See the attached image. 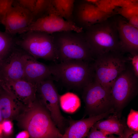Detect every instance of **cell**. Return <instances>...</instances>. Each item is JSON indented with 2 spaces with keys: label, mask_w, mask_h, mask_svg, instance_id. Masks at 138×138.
<instances>
[{
  "label": "cell",
  "mask_w": 138,
  "mask_h": 138,
  "mask_svg": "<svg viewBox=\"0 0 138 138\" xmlns=\"http://www.w3.org/2000/svg\"><path fill=\"white\" fill-rule=\"evenodd\" d=\"M30 136L28 132L26 130L21 131L16 136V138H28Z\"/></svg>",
  "instance_id": "1f68e13d"
},
{
  "label": "cell",
  "mask_w": 138,
  "mask_h": 138,
  "mask_svg": "<svg viewBox=\"0 0 138 138\" xmlns=\"http://www.w3.org/2000/svg\"><path fill=\"white\" fill-rule=\"evenodd\" d=\"M112 17L118 30L122 52L138 53V28L120 14H115Z\"/></svg>",
  "instance_id": "7c38bea8"
},
{
  "label": "cell",
  "mask_w": 138,
  "mask_h": 138,
  "mask_svg": "<svg viewBox=\"0 0 138 138\" xmlns=\"http://www.w3.org/2000/svg\"><path fill=\"white\" fill-rule=\"evenodd\" d=\"M51 34L60 62L73 60L94 61L95 56L83 32L63 31Z\"/></svg>",
  "instance_id": "7a4b0ae2"
},
{
  "label": "cell",
  "mask_w": 138,
  "mask_h": 138,
  "mask_svg": "<svg viewBox=\"0 0 138 138\" xmlns=\"http://www.w3.org/2000/svg\"><path fill=\"white\" fill-rule=\"evenodd\" d=\"M51 2V0H36L35 7L32 13L34 19L36 16L48 11Z\"/></svg>",
  "instance_id": "603a6c76"
},
{
  "label": "cell",
  "mask_w": 138,
  "mask_h": 138,
  "mask_svg": "<svg viewBox=\"0 0 138 138\" xmlns=\"http://www.w3.org/2000/svg\"><path fill=\"white\" fill-rule=\"evenodd\" d=\"M112 16L88 27L83 32L95 57L110 52H123Z\"/></svg>",
  "instance_id": "277c9868"
},
{
  "label": "cell",
  "mask_w": 138,
  "mask_h": 138,
  "mask_svg": "<svg viewBox=\"0 0 138 138\" xmlns=\"http://www.w3.org/2000/svg\"><path fill=\"white\" fill-rule=\"evenodd\" d=\"M48 12V15L34 21L19 34L31 31H41L50 34L63 31H83L82 28L72 22L65 20L54 12L49 10Z\"/></svg>",
  "instance_id": "30bf717a"
},
{
  "label": "cell",
  "mask_w": 138,
  "mask_h": 138,
  "mask_svg": "<svg viewBox=\"0 0 138 138\" xmlns=\"http://www.w3.org/2000/svg\"><path fill=\"white\" fill-rule=\"evenodd\" d=\"M13 0H0V22L3 24L5 16L12 6Z\"/></svg>",
  "instance_id": "484cf974"
},
{
  "label": "cell",
  "mask_w": 138,
  "mask_h": 138,
  "mask_svg": "<svg viewBox=\"0 0 138 138\" xmlns=\"http://www.w3.org/2000/svg\"><path fill=\"white\" fill-rule=\"evenodd\" d=\"M2 85L1 84V83H0V89H1V88L2 87Z\"/></svg>",
  "instance_id": "8d00e7d4"
},
{
  "label": "cell",
  "mask_w": 138,
  "mask_h": 138,
  "mask_svg": "<svg viewBox=\"0 0 138 138\" xmlns=\"http://www.w3.org/2000/svg\"><path fill=\"white\" fill-rule=\"evenodd\" d=\"M128 127L131 129L138 131V112L131 109L127 119Z\"/></svg>",
  "instance_id": "d4e9b609"
},
{
  "label": "cell",
  "mask_w": 138,
  "mask_h": 138,
  "mask_svg": "<svg viewBox=\"0 0 138 138\" xmlns=\"http://www.w3.org/2000/svg\"><path fill=\"white\" fill-rule=\"evenodd\" d=\"M60 104L62 109L68 113H73L79 107L80 99L75 94L70 92L65 93L60 96Z\"/></svg>",
  "instance_id": "44dd1931"
},
{
  "label": "cell",
  "mask_w": 138,
  "mask_h": 138,
  "mask_svg": "<svg viewBox=\"0 0 138 138\" xmlns=\"http://www.w3.org/2000/svg\"><path fill=\"white\" fill-rule=\"evenodd\" d=\"M25 80L38 85L52 77L49 65L39 62L24 51L22 56Z\"/></svg>",
  "instance_id": "5bb4252c"
},
{
  "label": "cell",
  "mask_w": 138,
  "mask_h": 138,
  "mask_svg": "<svg viewBox=\"0 0 138 138\" xmlns=\"http://www.w3.org/2000/svg\"><path fill=\"white\" fill-rule=\"evenodd\" d=\"M138 15L133 16L128 20L129 22L133 26L138 28Z\"/></svg>",
  "instance_id": "f546056e"
},
{
  "label": "cell",
  "mask_w": 138,
  "mask_h": 138,
  "mask_svg": "<svg viewBox=\"0 0 138 138\" xmlns=\"http://www.w3.org/2000/svg\"><path fill=\"white\" fill-rule=\"evenodd\" d=\"M4 87L10 90L17 99L27 107L34 101L37 85L24 79H19L12 81Z\"/></svg>",
  "instance_id": "e0dca14e"
},
{
  "label": "cell",
  "mask_w": 138,
  "mask_h": 138,
  "mask_svg": "<svg viewBox=\"0 0 138 138\" xmlns=\"http://www.w3.org/2000/svg\"><path fill=\"white\" fill-rule=\"evenodd\" d=\"M19 34L15 38L16 44L34 58L55 63L58 61L51 34L31 31Z\"/></svg>",
  "instance_id": "5b68a950"
},
{
  "label": "cell",
  "mask_w": 138,
  "mask_h": 138,
  "mask_svg": "<svg viewBox=\"0 0 138 138\" xmlns=\"http://www.w3.org/2000/svg\"><path fill=\"white\" fill-rule=\"evenodd\" d=\"M138 78L131 67L126 66L111 87L110 93L113 107L115 114L119 117L127 103L137 94Z\"/></svg>",
  "instance_id": "52a82bcc"
},
{
  "label": "cell",
  "mask_w": 138,
  "mask_h": 138,
  "mask_svg": "<svg viewBox=\"0 0 138 138\" xmlns=\"http://www.w3.org/2000/svg\"><path fill=\"white\" fill-rule=\"evenodd\" d=\"M42 103L49 112L52 120L60 132L63 131L65 119L60 107V96L52 77L40 82L37 85Z\"/></svg>",
  "instance_id": "9c48e42d"
},
{
  "label": "cell",
  "mask_w": 138,
  "mask_h": 138,
  "mask_svg": "<svg viewBox=\"0 0 138 138\" xmlns=\"http://www.w3.org/2000/svg\"><path fill=\"white\" fill-rule=\"evenodd\" d=\"M3 121V119L1 113V112L0 109V123Z\"/></svg>",
  "instance_id": "e575fe53"
},
{
  "label": "cell",
  "mask_w": 138,
  "mask_h": 138,
  "mask_svg": "<svg viewBox=\"0 0 138 138\" xmlns=\"http://www.w3.org/2000/svg\"><path fill=\"white\" fill-rule=\"evenodd\" d=\"M77 13L79 27L83 30L115 14L112 12L103 11L96 6L87 2L82 3L80 5Z\"/></svg>",
  "instance_id": "2e32d148"
},
{
  "label": "cell",
  "mask_w": 138,
  "mask_h": 138,
  "mask_svg": "<svg viewBox=\"0 0 138 138\" xmlns=\"http://www.w3.org/2000/svg\"><path fill=\"white\" fill-rule=\"evenodd\" d=\"M83 89L82 97L85 112L89 116L99 115L113 108L110 89L94 80Z\"/></svg>",
  "instance_id": "ba28073f"
},
{
  "label": "cell",
  "mask_w": 138,
  "mask_h": 138,
  "mask_svg": "<svg viewBox=\"0 0 138 138\" xmlns=\"http://www.w3.org/2000/svg\"><path fill=\"white\" fill-rule=\"evenodd\" d=\"M19 117V123L34 138H62L50 114L42 104L34 101Z\"/></svg>",
  "instance_id": "6da1fadb"
},
{
  "label": "cell",
  "mask_w": 138,
  "mask_h": 138,
  "mask_svg": "<svg viewBox=\"0 0 138 138\" xmlns=\"http://www.w3.org/2000/svg\"><path fill=\"white\" fill-rule=\"evenodd\" d=\"M22 104L10 90L2 86L0 89V109L3 120L18 117Z\"/></svg>",
  "instance_id": "ac0fdd59"
},
{
  "label": "cell",
  "mask_w": 138,
  "mask_h": 138,
  "mask_svg": "<svg viewBox=\"0 0 138 138\" xmlns=\"http://www.w3.org/2000/svg\"><path fill=\"white\" fill-rule=\"evenodd\" d=\"M34 21L32 14L18 5L12 6L7 12L2 24L5 32L13 36L19 34Z\"/></svg>",
  "instance_id": "4fadbf2b"
},
{
  "label": "cell",
  "mask_w": 138,
  "mask_h": 138,
  "mask_svg": "<svg viewBox=\"0 0 138 138\" xmlns=\"http://www.w3.org/2000/svg\"><path fill=\"white\" fill-rule=\"evenodd\" d=\"M75 0H51L49 8L66 20L72 21Z\"/></svg>",
  "instance_id": "ffe728a7"
},
{
  "label": "cell",
  "mask_w": 138,
  "mask_h": 138,
  "mask_svg": "<svg viewBox=\"0 0 138 138\" xmlns=\"http://www.w3.org/2000/svg\"><path fill=\"white\" fill-rule=\"evenodd\" d=\"M113 108L101 114L89 116L79 120L70 119L68 120L69 126L62 134V138H83L87 137L93 125L98 121L114 113Z\"/></svg>",
  "instance_id": "9a60e30c"
},
{
  "label": "cell",
  "mask_w": 138,
  "mask_h": 138,
  "mask_svg": "<svg viewBox=\"0 0 138 138\" xmlns=\"http://www.w3.org/2000/svg\"><path fill=\"white\" fill-rule=\"evenodd\" d=\"M81 60H69L49 65L54 79L68 88H83L94 79L92 64Z\"/></svg>",
  "instance_id": "3957f363"
},
{
  "label": "cell",
  "mask_w": 138,
  "mask_h": 138,
  "mask_svg": "<svg viewBox=\"0 0 138 138\" xmlns=\"http://www.w3.org/2000/svg\"><path fill=\"white\" fill-rule=\"evenodd\" d=\"M124 138H136L138 137V131H134L125 125L123 131Z\"/></svg>",
  "instance_id": "f1b7e54d"
},
{
  "label": "cell",
  "mask_w": 138,
  "mask_h": 138,
  "mask_svg": "<svg viewBox=\"0 0 138 138\" xmlns=\"http://www.w3.org/2000/svg\"><path fill=\"white\" fill-rule=\"evenodd\" d=\"M24 51L16 45L0 65V82L5 86L10 82L24 79L22 56Z\"/></svg>",
  "instance_id": "8fae6325"
},
{
  "label": "cell",
  "mask_w": 138,
  "mask_h": 138,
  "mask_svg": "<svg viewBox=\"0 0 138 138\" xmlns=\"http://www.w3.org/2000/svg\"><path fill=\"white\" fill-rule=\"evenodd\" d=\"M126 61L130 63L131 68L135 75L138 77V53H129Z\"/></svg>",
  "instance_id": "4316f807"
},
{
  "label": "cell",
  "mask_w": 138,
  "mask_h": 138,
  "mask_svg": "<svg viewBox=\"0 0 138 138\" xmlns=\"http://www.w3.org/2000/svg\"><path fill=\"white\" fill-rule=\"evenodd\" d=\"M133 4H138V0H127Z\"/></svg>",
  "instance_id": "836d02e7"
},
{
  "label": "cell",
  "mask_w": 138,
  "mask_h": 138,
  "mask_svg": "<svg viewBox=\"0 0 138 138\" xmlns=\"http://www.w3.org/2000/svg\"><path fill=\"white\" fill-rule=\"evenodd\" d=\"M28 0H17L19 5H18L28 9Z\"/></svg>",
  "instance_id": "d6a6232c"
},
{
  "label": "cell",
  "mask_w": 138,
  "mask_h": 138,
  "mask_svg": "<svg viewBox=\"0 0 138 138\" xmlns=\"http://www.w3.org/2000/svg\"><path fill=\"white\" fill-rule=\"evenodd\" d=\"M2 130V127L1 124L0 123V134L1 133Z\"/></svg>",
  "instance_id": "d590c367"
},
{
  "label": "cell",
  "mask_w": 138,
  "mask_h": 138,
  "mask_svg": "<svg viewBox=\"0 0 138 138\" xmlns=\"http://www.w3.org/2000/svg\"><path fill=\"white\" fill-rule=\"evenodd\" d=\"M123 53L110 52L96 56L92 64L94 80L111 90L117 78L126 68Z\"/></svg>",
  "instance_id": "8992f818"
},
{
  "label": "cell",
  "mask_w": 138,
  "mask_h": 138,
  "mask_svg": "<svg viewBox=\"0 0 138 138\" xmlns=\"http://www.w3.org/2000/svg\"><path fill=\"white\" fill-rule=\"evenodd\" d=\"M36 0H28L27 9L32 14L35 7Z\"/></svg>",
  "instance_id": "4dcf8cb0"
},
{
  "label": "cell",
  "mask_w": 138,
  "mask_h": 138,
  "mask_svg": "<svg viewBox=\"0 0 138 138\" xmlns=\"http://www.w3.org/2000/svg\"><path fill=\"white\" fill-rule=\"evenodd\" d=\"M87 137L88 138H116L113 134L98 129L93 125L90 128Z\"/></svg>",
  "instance_id": "cb8c5ba5"
},
{
  "label": "cell",
  "mask_w": 138,
  "mask_h": 138,
  "mask_svg": "<svg viewBox=\"0 0 138 138\" xmlns=\"http://www.w3.org/2000/svg\"><path fill=\"white\" fill-rule=\"evenodd\" d=\"M16 45L14 36L0 31V65Z\"/></svg>",
  "instance_id": "7402d4cb"
},
{
  "label": "cell",
  "mask_w": 138,
  "mask_h": 138,
  "mask_svg": "<svg viewBox=\"0 0 138 138\" xmlns=\"http://www.w3.org/2000/svg\"><path fill=\"white\" fill-rule=\"evenodd\" d=\"M1 126L2 130L6 135L10 134L12 132L13 125L10 120H3Z\"/></svg>",
  "instance_id": "83f0119b"
},
{
  "label": "cell",
  "mask_w": 138,
  "mask_h": 138,
  "mask_svg": "<svg viewBox=\"0 0 138 138\" xmlns=\"http://www.w3.org/2000/svg\"><path fill=\"white\" fill-rule=\"evenodd\" d=\"M117 115H109L106 120H100L93 125L97 129L111 134L118 135L119 138H124L123 131L125 126L123 122L119 119Z\"/></svg>",
  "instance_id": "d6986e66"
}]
</instances>
